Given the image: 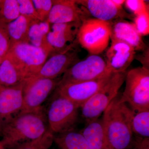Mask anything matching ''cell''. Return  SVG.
Listing matches in <instances>:
<instances>
[{
	"mask_svg": "<svg viewBox=\"0 0 149 149\" xmlns=\"http://www.w3.org/2000/svg\"><path fill=\"white\" fill-rule=\"evenodd\" d=\"M124 4L127 9L136 16L149 10L148 6L143 0H126Z\"/></svg>",
	"mask_w": 149,
	"mask_h": 149,
	"instance_id": "30",
	"label": "cell"
},
{
	"mask_svg": "<svg viewBox=\"0 0 149 149\" xmlns=\"http://www.w3.org/2000/svg\"><path fill=\"white\" fill-rule=\"evenodd\" d=\"M2 130V122L0 119V137H1Z\"/></svg>",
	"mask_w": 149,
	"mask_h": 149,
	"instance_id": "32",
	"label": "cell"
},
{
	"mask_svg": "<svg viewBox=\"0 0 149 149\" xmlns=\"http://www.w3.org/2000/svg\"><path fill=\"white\" fill-rule=\"evenodd\" d=\"M1 59H0V63H1Z\"/></svg>",
	"mask_w": 149,
	"mask_h": 149,
	"instance_id": "35",
	"label": "cell"
},
{
	"mask_svg": "<svg viewBox=\"0 0 149 149\" xmlns=\"http://www.w3.org/2000/svg\"><path fill=\"white\" fill-rule=\"evenodd\" d=\"M1 84H0V89H1Z\"/></svg>",
	"mask_w": 149,
	"mask_h": 149,
	"instance_id": "34",
	"label": "cell"
},
{
	"mask_svg": "<svg viewBox=\"0 0 149 149\" xmlns=\"http://www.w3.org/2000/svg\"><path fill=\"white\" fill-rule=\"evenodd\" d=\"M32 20L20 15L16 19L6 24V29L11 43L12 47L17 43H29L28 32Z\"/></svg>",
	"mask_w": 149,
	"mask_h": 149,
	"instance_id": "21",
	"label": "cell"
},
{
	"mask_svg": "<svg viewBox=\"0 0 149 149\" xmlns=\"http://www.w3.org/2000/svg\"><path fill=\"white\" fill-rule=\"evenodd\" d=\"M0 149H5L3 146L2 143L1 142V141H0Z\"/></svg>",
	"mask_w": 149,
	"mask_h": 149,
	"instance_id": "33",
	"label": "cell"
},
{
	"mask_svg": "<svg viewBox=\"0 0 149 149\" xmlns=\"http://www.w3.org/2000/svg\"><path fill=\"white\" fill-rule=\"evenodd\" d=\"M19 14L30 19H38L32 0H17Z\"/></svg>",
	"mask_w": 149,
	"mask_h": 149,
	"instance_id": "29",
	"label": "cell"
},
{
	"mask_svg": "<svg viewBox=\"0 0 149 149\" xmlns=\"http://www.w3.org/2000/svg\"><path fill=\"white\" fill-rule=\"evenodd\" d=\"M125 90L120 97L134 112L149 110V70L142 66L125 74Z\"/></svg>",
	"mask_w": 149,
	"mask_h": 149,
	"instance_id": "3",
	"label": "cell"
},
{
	"mask_svg": "<svg viewBox=\"0 0 149 149\" xmlns=\"http://www.w3.org/2000/svg\"><path fill=\"white\" fill-rule=\"evenodd\" d=\"M19 15L17 0L0 1V22L7 24Z\"/></svg>",
	"mask_w": 149,
	"mask_h": 149,
	"instance_id": "24",
	"label": "cell"
},
{
	"mask_svg": "<svg viewBox=\"0 0 149 149\" xmlns=\"http://www.w3.org/2000/svg\"><path fill=\"white\" fill-rule=\"evenodd\" d=\"M112 74L91 81L58 84L56 94L68 99L80 108L108 82Z\"/></svg>",
	"mask_w": 149,
	"mask_h": 149,
	"instance_id": "9",
	"label": "cell"
},
{
	"mask_svg": "<svg viewBox=\"0 0 149 149\" xmlns=\"http://www.w3.org/2000/svg\"><path fill=\"white\" fill-rule=\"evenodd\" d=\"M136 51L123 42L111 41L106 54V63L111 73H124L134 60Z\"/></svg>",
	"mask_w": 149,
	"mask_h": 149,
	"instance_id": "14",
	"label": "cell"
},
{
	"mask_svg": "<svg viewBox=\"0 0 149 149\" xmlns=\"http://www.w3.org/2000/svg\"><path fill=\"white\" fill-rule=\"evenodd\" d=\"M75 45L52 55L37 74L32 77L54 79L64 74L70 67L79 61L78 52L74 49Z\"/></svg>",
	"mask_w": 149,
	"mask_h": 149,
	"instance_id": "11",
	"label": "cell"
},
{
	"mask_svg": "<svg viewBox=\"0 0 149 149\" xmlns=\"http://www.w3.org/2000/svg\"><path fill=\"white\" fill-rule=\"evenodd\" d=\"M86 139L91 149H109L102 118L87 122L80 132Z\"/></svg>",
	"mask_w": 149,
	"mask_h": 149,
	"instance_id": "19",
	"label": "cell"
},
{
	"mask_svg": "<svg viewBox=\"0 0 149 149\" xmlns=\"http://www.w3.org/2000/svg\"><path fill=\"white\" fill-rule=\"evenodd\" d=\"M134 24L138 32L141 36H145L149 34V12L147 10L136 16L134 19Z\"/></svg>",
	"mask_w": 149,
	"mask_h": 149,
	"instance_id": "28",
	"label": "cell"
},
{
	"mask_svg": "<svg viewBox=\"0 0 149 149\" xmlns=\"http://www.w3.org/2000/svg\"><path fill=\"white\" fill-rule=\"evenodd\" d=\"M79 108L76 104L56 94L46 115L49 130L54 134L73 129L78 119Z\"/></svg>",
	"mask_w": 149,
	"mask_h": 149,
	"instance_id": "6",
	"label": "cell"
},
{
	"mask_svg": "<svg viewBox=\"0 0 149 149\" xmlns=\"http://www.w3.org/2000/svg\"><path fill=\"white\" fill-rule=\"evenodd\" d=\"M50 26V24L47 20L41 21L38 19H34L31 22L28 32L29 43L42 48L49 56L51 55L52 53L47 42V37Z\"/></svg>",
	"mask_w": 149,
	"mask_h": 149,
	"instance_id": "20",
	"label": "cell"
},
{
	"mask_svg": "<svg viewBox=\"0 0 149 149\" xmlns=\"http://www.w3.org/2000/svg\"><path fill=\"white\" fill-rule=\"evenodd\" d=\"M126 73H113L108 82L80 107L82 116L87 123L99 118L117 97L125 82Z\"/></svg>",
	"mask_w": 149,
	"mask_h": 149,
	"instance_id": "5",
	"label": "cell"
},
{
	"mask_svg": "<svg viewBox=\"0 0 149 149\" xmlns=\"http://www.w3.org/2000/svg\"><path fill=\"white\" fill-rule=\"evenodd\" d=\"M81 23L76 22L51 24L47 40L52 55L62 52L75 45Z\"/></svg>",
	"mask_w": 149,
	"mask_h": 149,
	"instance_id": "13",
	"label": "cell"
},
{
	"mask_svg": "<svg viewBox=\"0 0 149 149\" xmlns=\"http://www.w3.org/2000/svg\"><path fill=\"white\" fill-rule=\"evenodd\" d=\"M54 137L53 133L49 130L40 138L23 144L17 149H49Z\"/></svg>",
	"mask_w": 149,
	"mask_h": 149,
	"instance_id": "25",
	"label": "cell"
},
{
	"mask_svg": "<svg viewBox=\"0 0 149 149\" xmlns=\"http://www.w3.org/2000/svg\"><path fill=\"white\" fill-rule=\"evenodd\" d=\"M11 47V43L6 29V24L0 22V59L1 60L9 52Z\"/></svg>",
	"mask_w": 149,
	"mask_h": 149,
	"instance_id": "27",
	"label": "cell"
},
{
	"mask_svg": "<svg viewBox=\"0 0 149 149\" xmlns=\"http://www.w3.org/2000/svg\"><path fill=\"white\" fill-rule=\"evenodd\" d=\"M49 130L47 115L42 107L35 111L19 113L3 122L1 141L5 149L18 148L40 138Z\"/></svg>",
	"mask_w": 149,
	"mask_h": 149,
	"instance_id": "1",
	"label": "cell"
},
{
	"mask_svg": "<svg viewBox=\"0 0 149 149\" xmlns=\"http://www.w3.org/2000/svg\"><path fill=\"white\" fill-rule=\"evenodd\" d=\"M27 78L22 65L10 52L0 63V84L4 87H13L21 84Z\"/></svg>",
	"mask_w": 149,
	"mask_h": 149,
	"instance_id": "17",
	"label": "cell"
},
{
	"mask_svg": "<svg viewBox=\"0 0 149 149\" xmlns=\"http://www.w3.org/2000/svg\"><path fill=\"white\" fill-rule=\"evenodd\" d=\"M133 111L120 97L113 99L102 118L109 149H127L133 138L130 126Z\"/></svg>",
	"mask_w": 149,
	"mask_h": 149,
	"instance_id": "2",
	"label": "cell"
},
{
	"mask_svg": "<svg viewBox=\"0 0 149 149\" xmlns=\"http://www.w3.org/2000/svg\"><path fill=\"white\" fill-rule=\"evenodd\" d=\"M10 52L24 67L27 73V79L37 74L49 56L42 48L27 42L15 44Z\"/></svg>",
	"mask_w": 149,
	"mask_h": 149,
	"instance_id": "10",
	"label": "cell"
},
{
	"mask_svg": "<svg viewBox=\"0 0 149 149\" xmlns=\"http://www.w3.org/2000/svg\"><path fill=\"white\" fill-rule=\"evenodd\" d=\"M60 80L42 77H29L23 83V103L20 113L35 111L42 107L51 93L56 88Z\"/></svg>",
	"mask_w": 149,
	"mask_h": 149,
	"instance_id": "8",
	"label": "cell"
},
{
	"mask_svg": "<svg viewBox=\"0 0 149 149\" xmlns=\"http://www.w3.org/2000/svg\"><path fill=\"white\" fill-rule=\"evenodd\" d=\"M23 83L13 87L1 86L0 89V119L2 123L21 112L23 103Z\"/></svg>",
	"mask_w": 149,
	"mask_h": 149,
	"instance_id": "15",
	"label": "cell"
},
{
	"mask_svg": "<svg viewBox=\"0 0 149 149\" xmlns=\"http://www.w3.org/2000/svg\"><path fill=\"white\" fill-rule=\"evenodd\" d=\"M88 13L77 1H53L52 7L47 21L50 24L82 22L88 19Z\"/></svg>",
	"mask_w": 149,
	"mask_h": 149,
	"instance_id": "12",
	"label": "cell"
},
{
	"mask_svg": "<svg viewBox=\"0 0 149 149\" xmlns=\"http://www.w3.org/2000/svg\"><path fill=\"white\" fill-rule=\"evenodd\" d=\"M38 20H47L53 6L52 0H32Z\"/></svg>",
	"mask_w": 149,
	"mask_h": 149,
	"instance_id": "26",
	"label": "cell"
},
{
	"mask_svg": "<svg viewBox=\"0 0 149 149\" xmlns=\"http://www.w3.org/2000/svg\"><path fill=\"white\" fill-rule=\"evenodd\" d=\"M130 126L133 136L149 138V110L138 112L133 111Z\"/></svg>",
	"mask_w": 149,
	"mask_h": 149,
	"instance_id": "23",
	"label": "cell"
},
{
	"mask_svg": "<svg viewBox=\"0 0 149 149\" xmlns=\"http://www.w3.org/2000/svg\"><path fill=\"white\" fill-rule=\"evenodd\" d=\"M111 33V22L88 18L81 23L77 42L91 55H98L108 46Z\"/></svg>",
	"mask_w": 149,
	"mask_h": 149,
	"instance_id": "4",
	"label": "cell"
},
{
	"mask_svg": "<svg viewBox=\"0 0 149 149\" xmlns=\"http://www.w3.org/2000/svg\"><path fill=\"white\" fill-rule=\"evenodd\" d=\"M58 134L54 141L61 149H91L80 132L72 129Z\"/></svg>",
	"mask_w": 149,
	"mask_h": 149,
	"instance_id": "22",
	"label": "cell"
},
{
	"mask_svg": "<svg viewBox=\"0 0 149 149\" xmlns=\"http://www.w3.org/2000/svg\"><path fill=\"white\" fill-rule=\"evenodd\" d=\"M130 146L133 149H149V138H143L133 136Z\"/></svg>",
	"mask_w": 149,
	"mask_h": 149,
	"instance_id": "31",
	"label": "cell"
},
{
	"mask_svg": "<svg viewBox=\"0 0 149 149\" xmlns=\"http://www.w3.org/2000/svg\"><path fill=\"white\" fill-rule=\"evenodd\" d=\"M77 2L94 18L102 21L111 22L127 15L122 6L116 4L113 0H82Z\"/></svg>",
	"mask_w": 149,
	"mask_h": 149,
	"instance_id": "16",
	"label": "cell"
},
{
	"mask_svg": "<svg viewBox=\"0 0 149 149\" xmlns=\"http://www.w3.org/2000/svg\"><path fill=\"white\" fill-rule=\"evenodd\" d=\"M111 74L108 69L105 61L102 57L98 55H91L68 69L58 84L91 81Z\"/></svg>",
	"mask_w": 149,
	"mask_h": 149,
	"instance_id": "7",
	"label": "cell"
},
{
	"mask_svg": "<svg viewBox=\"0 0 149 149\" xmlns=\"http://www.w3.org/2000/svg\"><path fill=\"white\" fill-rule=\"evenodd\" d=\"M111 41H119L128 44L135 51L143 50L146 45L134 23L120 19L111 23Z\"/></svg>",
	"mask_w": 149,
	"mask_h": 149,
	"instance_id": "18",
	"label": "cell"
}]
</instances>
